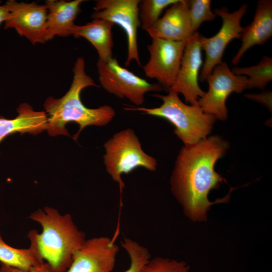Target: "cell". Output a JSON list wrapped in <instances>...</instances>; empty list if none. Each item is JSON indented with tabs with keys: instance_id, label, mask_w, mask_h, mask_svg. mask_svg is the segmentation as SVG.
<instances>
[{
	"instance_id": "1",
	"label": "cell",
	"mask_w": 272,
	"mask_h": 272,
	"mask_svg": "<svg viewBox=\"0 0 272 272\" xmlns=\"http://www.w3.org/2000/svg\"><path fill=\"white\" fill-rule=\"evenodd\" d=\"M228 147L225 140L214 135L185 145L179 152L170 180L171 190L191 219L205 220L212 205L229 198L228 195L214 202L208 199L210 192L226 181L215 171V166Z\"/></svg>"
},
{
	"instance_id": "2",
	"label": "cell",
	"mask_w": 272,
	"mask_h": 272,
	"mask_svg": "<svg viewBox=\"0 0 272 272\" xmlns=\"http://www.w3.org/2000/svg\"><path fill=\"white\" fill-rule=\"evenodd\" d=\"M73 79L66 93L60 98L48 97L44 107L47 114V130L51 136L69 135L65 125L70 122L79 124L80 129L74 135L76 140L81 131L89 125L104 126L115 115V111L109 105L97 108H89L81 101L82 91L90 86H98L85 71V63L83 57H79L73 70Z\"/></svg>"
},
{
	"instance_id": "3",
	"label": "cell",
	"mask_w": 272,
	"mask_h": 272,
	"mask_svg": "<svg viewBox=\"0 0 272 272\" xmlns=\"http://www.w3.org/2000/svg\"><path fill=\"white\" fill-rule=\"evenodd\" d=\"M29 218L42 228L40 234L36 230L30 231L41 257L56 272H66L75 252L86 240L85 233L77 228L70 214L62 215L51 207L35 211Z\"/></svg>"
},
{
	"instance_id": "4",
	"label": "cell",
	"mask_w": 272,
	"mask_h": 272,
	"mask_svg": "<svg viewBox=\"0 0 272 272\" xmlns=\"http://www.w3.org/2000/svg\"><path fill=\"white\" fill-rule=\"evenodd\" d=\"M167 95L154 94L153 96L162 100L158 107L140 106L125 107L126 111H137L142 114L161 117L175 127L174 133L185 145L197 143L211 133L217 118L205 112L197 104L187 105L179 98V94L169 89Z\"/></svg>"
},
{
	"instance_id": "5",
	"label": "cell",
	"mask_w": 272,
	"mask_h": 272,
	"mask_svg": "<svg viewBox=\"0 0 272 272\" xmlns=\"http://www.w3.org/2000/svg\"><path fill=\"white\" fill-rule=\"evenodd\" d=\"M104 147L106 170L118 183L121 192L124 187L121 179L122 174H127L140 167L151 171L156 170V159L145 152L139 138L131 128L117 132L104 143Z\"/></svg>"
},
{
	"instance_id": "6",
	"label": "cell",
	"mask_w": 272,
	"mask_h": 272,
	"mask_svg": "<svg viewBox=\"0 0 272 272\" xmlns=\"http://www.w3.org/2000/svg\"><path fill=\"white\" fill-rule=\"evenodd\" d=\"M99 81L108 93L126 98L137 106L143 104L145 95L150 92H160L161 86L151 84L122 67L115 58L97 62Z\"/></svg>"
},
{
	"instance_id": "7",
	"label": "cell",
	"mask_w": 272,
	"mask_h": 272,
	"mask_svg": "<svg viewBox=\"0 0 272 272\" xmlns=\"http://www.w3.org/2000/svg\"><path fill=\"white\" fill-rule=\"evenodd\" d=\"M247 7V5L244 4L232 13H229L226 7L215 9L214 13L221 18L222 25L218 32L212 37L199 36L201 48L206 53L205 61L198 78L200 81L206 80L214 67L222 62L223 53L228 44L233 39L240 38L243 29L241 20Z\"/></svg>"
},
{
	"instance_id": "8",
	"label": "cell",
	"mask_w": 272,
	"mask_h": 272,
	"mask_svg": "<svg viewBox=\"0 0 272 272\" xmlns=\"http://www.w3.org/2000/svg\"><path fill=\"white\" fill-rule=\"evenodd\" d=\"M140 0H98L92 17L108 20L119 25L125 31L127 40V56L125 65L132 61L142 66L137 40L138 29L140 26L139 15Z\"/></svg>"
},
{
	"instance_id": "9",
	"label": "cell",
	"mask_w": 272,
	"mask_h": 272,
	"mask_svg": "<svg viewBox=\"0 0 272 272\" xmlns=\"http://www.w3.org/2000/svg\"><path fill=\"white\" fill-rule=\"evenodd\" d=\"M206 80L208 90L197 103L205 112L225 120L227 117L226 102L228 97L233 92L240 93L247 89V78L235 75L228 64L222 61L214 67Z\"/></svg>"
},
{
	"instance_id": "10",
	"label": "cell",
	"mask_w": 272,
	"mask_h": 272,
	"mask_svg": "<svg viewBox=\"0 0 272 272\" xmlns=\"http://www.w3.org/2000/svg\"><path fill=\"white\" fill-rule=\"evenodd\" d=\"M187 41L152 39L147 46L150 58L143 66L145 75L167 90L174 84Z\"/></svg>"
},
{
	"instance_id": "11",
	"label": "cell",
	"mask_w": 272,
	"mask_h": 272,
	"mask_svg": "<svg viewBox=\"0 0 272 272\" xmlns=\"http://www.w3.org/2000/svg\"><path fill=\"white\" fill-rule=\"evenodd\" d=\"M5 5L10 12V16L5 22V29H15L20 36H24L33 45L46 41L48 10L45 5L9 0Z\"/></svg>"
},
{
	"instance_id": "12",
	"label": "cell",
	"mask_w": 272,
	"mask_h": 272,
	"mask_svg": "<svg viewBox=\"0 0 272 272\" xmlns=\"http://www.w3.org/2000/svg\"><path fill=\"white\" fill-rule=\"evenodd\" d=\"M118 251V246L108 237L86 239L66 272H112Z\"/></svg>"
},
{
	"instance_id": "13",
	"label": "cell",
	"mask_w": 272,
	"mask_h": 272,
	"mask_svg": "<svg viewBox=\"0 0 272 272\" xmlns=\"http://www.w3.org/2000/svg\"><path fill=\"white\" fill-rule=\"evenodd\" d=\"M200 34L196 32L186 42L176 81L170 88L184 97L190 105L197 103L205 92L200 88L198 80L202 64Z\"/></svg>"
},
{
	"instance_id": "14",
	"label": "cell",
	"mask_w": 272,
	"mask_h": 272,
	"mask_svg": "<svg viewBox=\"0 0 272 272\" xmlns=\"http://www.w3.org/2000/svg\"><path fill=\"white\" fill-rule=\"evenodd\" d=\"M152 39L187 41L194 34L187 1L178 0L147 31Z\"/></svg>"
},
{
	"instance_id": "15",
	"label": "cell",
	"mask_w": 272,
	"mask_h": 272,
	"mask_svg": "<svg viewBox=\"0 0 272 272\" xmlns=\"http://www.w3.org/2000/svg\"><path fill=\"white\" fill-rule=\"evenodd\" d=\"M272 36V1L260 0L257 3L253 19L241 33L242 44L232 62L237 64L244 53L255 45H262Z\"/></svg>"
},
{
	"instance_id": "16",
	"label": "cell",
	"mask_w": 272,
	"mask_h": 272,
	"mask_svg": "<svg viewBox=\"0 0 272 272\" xmlns=\"http://www.w3.org/2000/svg\"><path fill=\"white\" fill-rule=\"evenodd\" d=\"M83 0L45 1L48 13L45 34L46 41L55 36L71 35L76 26L75 20L81 11Z\"/></svg>"
},
{
	"instance_id": "17",
	"label": "cell",
	"mask_w": 272,
	"mask_h": 272,
	"mask_svg": "<svg viewBox=\"0 0 272 272\" xmlns=\"http://www.w3.org/2000/svg\"><path fill=\"white\" fill-rule=\"evenodd\" d=\"M17 112L18 115L14 119L0 117V143L16 132L36 134L47 129L48 117L45 112L34 111L27 103L21 104Z\"/></svg>"
},
{
	"instance_id": "18",
	"label": "cell",
	"mask_w": 272,
	"mask_h": 272,
	"mask_svg": "<svg viewBox=\"0 0 272 272\" xmlns=\"http://www.w3.org/2000/svg\"><path fill=\"white\" fill-rule=\"evenodd\" d=\"M114 24L102 19H94L85 25H76L71 35L89 41L97 51L99 59L106 60L112 57V28Z\"/></svg>"
},
{
	"instance_id": "19",
	"label": "cell",
	"mask_w": 272,
	"mask_h": 272,
	"mask_svg": "<svg viewBox=\"0 0 272 272\" xmlns=\"http://www.w3.org/2000/svg\"><path fill=\"white\" fill-rule=\"evenodd\" d=\"M29 248L19 249L7 244L3 240L0 231V262L7 265L23 270H29L45 261L41 257L35 239L29 232Z\"/></svg>"
},
{
	"instance_id": "20",
	"label": "cell",
	"mask_w": 272,
	"mask_h": 272,
	"mask_svg": "<svg viewBox=\"0 0 272 272\" xmlns=\"http://www.w3.org/2000/svg\"><path fill=\"white\" fill-rule=\"evenodd\" d=\"M232 72L238 76H246L247 89H263L272 80V58L264 56L258 64L247 67L233 68Z\"/></svg>"
},
{
	"instance_id": "21",
	"label": "cell",
	"mask_w": 272,
	"mask_h": 272,
	"mask_svg": "<svg viewBox=\"0 0 272 272\" xmlns=\"http://www.w3.org/2000/svg\"><path fill=\"white\" fill-rule=\"evenodd\" d=\"M178 0H143L139 6L140 26L148 30L160 18L163 10Z\"/></svg>"
},
{
	"instance_id": "22",
	"label": "cell",
	"mask_w": 272,
	"mask_h": 272,
	"mask_svg": "<svg viewBox=\"0 0 272 272\" xmlns=\"http://www.w3.org/2000/svg\"><path fill=\"white\" fill-rule=\"evenodd\" d=\"M121 246L126 251L130 261L129 267L123 272H142L151 259L149 250L133 240L126 237L121 242Z\"/></svg>"
},
{
	"instance_id": "23",
	"label": "cell",
	"mask_w": 272,
	"mask_h": 272,
	"mask_svg": "<svg viewBox=\"0 0 272 272\" xmlns=\"http://www.w3.org/2000/svg\"><path fill=\"white\" fill-rule=\"evenodd\" d=\"M187 2L193 33L197 32L204 22L215 19L216 15L211 10L210 0H191Z\"/></svg>"
},
{
	"instance_id": "24",
	"label": "cell",
	"mask_w": 272,
	"mask_h": 272,
	"mask_svg": "<svg viewBox=\"0 0 272 272\" xmlns=\"http://www.w3.org/2000/svg\"><path fill=\"white\" fill-rule=\"evenodd\" d=\"M142 272H190V267L183 261L157 257L150 259Z\"/></svg>"
},
{
	"instance_id": "25",
	"label": "cell",
	"mask_w": 272,
	"mask_h": 272,
	"mask_svg": "<svg viewBox=\"0 0 272 272\" xmlns=\"http://www.w3.org/2000/svg\"><path fill=\"white\" fill-rule=\"evenodd\" d=\"M0 272H56L46 262L34 266L29 270H23L1 263Z\"/></svg>"
},
{
	"instance_id": "26",
	"label": "cell",
	"mask_w": 272,
	"mask_h": 272,
	"mask_svg": "<svg viewBox=\"0 0 272 272\" xmlns=\"http://www.w3.org/2000/svg\"><path fill=\"white\" fill-rule=\"evenodd\" d=\"M246 96L265 105L269 110L271 109V92H268L259 94H246Z\"/></svg>"
},
{
	"instance_id": "27",
	"label": "cell",
	"mask_w": 272,
	"mask_h": 272,
	"mask_svg": "<svg viewBox=\"0 0 272 272\" xmlns=\"http://www.w3.org/2000/svg\"><path fill=\"white\" fill-rule=\"evenodd\" d=\"M9 16L10 12L8 8L5 5H0V24L3 22H5Z\"/></svg>"
},
{
	"instance_id": "28",
	"label": "cell",
	"mask_w": 272,
	"mask_h": 272,
	"mask_svg": "<svg viewBox=\"0 0 272 272\" xmlns=\"http://www.w3.org/2000/svg\"><path fill=\"white\" fill-rule=\"evenodd\" d=\"M0 3H1V1H0Z\"/></svg>"
}]
</instances>
